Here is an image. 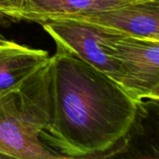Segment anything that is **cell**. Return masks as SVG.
Returning <instances> with one entry per match:
<instances>
[{
  "instance_id": "1",
  "label": "cell",
  "mask_w": 159,
  "mask_h": 159,
  "mask_svg": "<svg viewBox=\"0 0 159 159\" xmlns=\"http://www.w3.org/2000/svg\"><path fill=\"white\" fill-rule=\"evenodd\" d=\"M139 105L118 84L85 61L56 51L36 105L40 140L61 158L96 157L122 141Z\"/></svg>"
},
{
  "instance_id": "2",
  "label": "cell",
  "mask_w": 159,
  "mask_h": 159,
  "mask_svg": "<svg viewBox=\"0 0 159 159\" xmlns=\"http://www.w3.org/2000/svg\"><path fill=\"white\" fill-rule=\"evenodd\" d=\"M41 24L55 41L57 51L85 61L126 91L124 70L110 50V40L118 32L73 20H47Z\"/></svg>"
},
{
  "instance_id": "3",
  "label": "cell",
  "mask_w": 159,
  "mask_h": 159,
  "mask_svg": "<svg viewBox=\"0 0 159 159\" xmlns=\"http://www.w3.org/2000/svg\"><path fill=\"white\" fill-rule=\"evenodd\" d=\"M113 57L126 75V91L138 103L159 99V40L115 33L110 40Z\"/></svg>"
},
{
  "instance_id": "4",
  "label": "cell",
  "mask_w": 159,
  "mask_h": 159,
  "mask_svg": "<svg viewBox=\"0 0 159 159\" xmlns=\"http://www.w3.org/2000/svg\"><path fill=\"white\" fill-rule=\"evenodd\" d=\"M0 156L21 159L61 158L42 143L38 129L20 109L15 92L0 96Z\"/></svg>"
},
{
  "instance_id": "5",
  "label": "cell",
  "mask_w": 159,
  "mask_h": 159,
  "mask_svg": "<svg viewBox=\"0 0 159 159\" xmlns=\"http://www.w3.org/2000/svg\"><path fill=\"white\" fill-rule=\"evenodd\" d=\"M73 20L127 35L159 40V0H143L107 10L63 15L49 20Z\"/></svg>"
},
{
  "instance_id": "6",
  "label": "cell",
  "mask_w": 159,
  "mask_h": 159,
  "mask_svg": "<svg viewBox=\"0 0 159 159\" xmlns=\"http://www.w3.org/2000/svg\"><path fill=\"white\" fill-rule=\"evenodd\" d=\"M49 59L44 49L18 44L0 34V96L17 91Z\"/></svg>"
},
{
  "instance_id": "7",
  "label": "cell",
  "mask_w": 159,
  "mask_h": 159,
  "mask_svg": "<svg viewBox=\"0 0 159 159\" xmlns=\"http://www.w3.org/2000/svg\"><path fill=\"white\" fill-rule=\"evenodd\" d=\"M143 0H22L16 14L17 20L43 23L53 18L107 10Z\"/></svg>"
},
{
  "instance_id": "8",
  "label": "cell",
  "mask_w": 159,
  "mask_h": 159,
  "mask_svg": "<svg viewBox=\"0 0 159 159\" xmlns=\"http://www.w3.org/2000/svg\"><path fill=\"white\" fill-rule=\"evenodd\" d=\"M21 3L22 0H0V20H16V14Z\"/></svg>"
}]
</instances>
